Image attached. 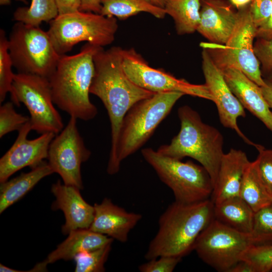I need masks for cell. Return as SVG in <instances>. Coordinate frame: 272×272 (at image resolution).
Segmentation results:
<instances>
[{"label":"cell","mask_w":272,"mask_h":272,"mask_svg":"<svg viewBox=\"0 0 272 272\" xmlns=\"http://www.w3.org/2000/svg\"><path fill=\"white\" fill-rule=\"evenodd\" d=\"M222 72L230 90L244 109L256 117L272 132V111L260 87L237 69L229 68Z\"/></svg>","instance_id":"obj_19"},{"label":"cell","mask_w":272,"mask_h":272,"mask_svg":"<svg viewBox=\"0 0 272 272\" xmlns=\"http://www.w3.org/2000/svg\"><path fill=\"white\" fill-rule=\"evenodd\" d=\"M271 271L272 272V269H271Z\"/></svg>","instance_id":"obj_46"},{"label":"cell","mask_w":272,"mask_h":272,"mask_svg":"<svg viewBox=\"0 0 272 272\" xmlns=\"http://www.w3.org/2000/svg\"><path fill=\"white\" fill-rule=\"evenodd\" d=\"M9 54L18 73L48 79L53 73L60 56L49 34L39 26L17 22L8 37Z\"/></svg>","instance_id":"obj_9"},{"label":"cell","mask_w":272,"mask_h":272,"mask_svg":"<svg viewBox=\"0 0 272 272\" xmlns=\"http://www.w3.org/2000/svg\"><path fill=\"white\" fill-rule=\"evenodd\" d=\"M14 103L8 102L0 107V138L14 130H19L27 122L29 117L17 113Z\"/></svg>","instance_id":"obj_32"},{"label":"cell","mask_w":272,"mask_h":272,"mask_svg":"<svg viewBox=\"0 0 272 272\" xmlns=\"http://www.w3.org/2000/svg\"><path fill=\"white\" fill-rule=\"evenodd\" d=\"M32 130L29 120L19 130L15 142L0 159V182L7 181L25 167L33 168L47 159L50 144L55 134L47 132L33 140L27 138Z\"/></svg>","instance_id":"obj_15"},{"label":"cell","mask_w":272,"mask_h":272,"mask_svg":"<svg viewBox=\"0 0 272 272\" xmlns=\"http://www.w3.org/2000/svg\"><path fill=\"white\" fill-rule=\"evenodd\" d=\"M252 0H229L230 3L237 9H242L249 5Z\"/></svg>","instance_id":"obj_42"},{"label":"cell","mask_w":272,"mask_h":272,"mask_svg":"<svg viewBox=\"0 0 272 272\" xmlns=\"http://www.w3.org/2000/svg\"><path fill=\"white\" fill-rule=\"evenodd\" d=\"M253 245L259 243L252 233L239 231L214 218L197 238L193 250L209 265L229 272Z\"/></svg>","instance_id":"obj_10"},{"label":"cell","mask_w":272,"mask_h":272,"mask_svg":"<svg viewBox=\"0 0 272 272\" xmlns=\"http://www.w3.org/2000/svg\"><path fill=\"white\" fill-rule=\"evenodd\" d=\"M123 52L119 46L107 50L99 47L93 57L95 73L90 89V93L101 100L109 118L111 148L107 172L110 175L120 169L116 151L124 116L135 104L155 93L138 86L127 76L122 65Z\"/></svg>","instance_id":"obj_1"},{"label":"cell","mask_w":272,"mask_h":272,"mask_svg":"<svg viewBox=\"0 0 272 272\" xmlns=\"http://www.w3.org/2000/svg\"><path fill=\"white\" fill-rule=\"evenodd\" d=\"M214 218L239 231L251 233L254 211L240 196L214 205Z\"/></svg>","instance_id":"obj_23"},{"label":"cell","mask_w":272,"mask_h":272,"mask_svg":"<svg viewBox=\"0 0 272 272\" xmlns=\"http://www.w3.org/2000/svg\"><path fill=\"white\" fill-rule=\"evenodd\" d=\"M201 0H166L164 9L175 23L178 35L197 31L200 21Z\"/></svg>","instance_id":"obj_25"},{"label":"cell","mask_w":272,"mask_h":272,"mask_svg":"<svg viewBox=\"0 0 272 272\" xmlns=\"http://www.w3.org/2000/svg\"><path fill=\"white\" fill-rule=\"evenodd\" d=\"M184 94L171 91L155 93L135 104L124 116L117 144L119 167L125 158L136 152L153 133Z\"/></svg>","instance_id":"obj_5"},{"label":"cell","mask_w":272,"mask_h":272,"mask_svg":"<svg viewBox=\"0 0 272 272\" xmlns=\"http://www.w3.org/2000/svg\"><path fill=\"white\" fill-rule=\"evenodd\" d=\"M256 38L272 39V10L266 22L256 30Z\"/></svg>","instance_id":"obj_38"},{"label":"cell","mask_w":272,"mask_h":272,"mask_svg":"<svg viewBox=\"0 0 272 272\" xmlns=\"http://www.w3.org/2000/svg\"><path fill=\"white\" fill-rule=\"evenodd\" d=\"M49 23L47 32L59 55L82 41L102 47L109 45L118 29L115 17L80 10L57 15Z\"/></svg>","instance_id":"obj_6"},{"label":"cell","mask_w":272,"mask_h":272,"mask_svg":"<svg viewBox=\"0 0 272 272\" xmlns=\"http://www.w3.org/2000/svg\"><path fill=\"white\" fill-rule=\"evenodd\" d=\"M239 196L254 212L272 204V195L260 176L256 160L250 162L245 170Z\"/></svg>","instance_id":"obj_24"},{"label":"cell","mask_w":272,"mask_h":272,"mask_svg":"<svg viewBox=\"0 0 272 272\" xmlns=\"http://www.w3.org/2000/svg\"><path fill=\"white\" fill-rule=\"evenodd\" d=\"M254 50L261 65L262 77H264L272 69V39L257 38Z\"/></svg>","instance_id":"obj_35"},{"label":"cell","mask_w":272,"mask_h":272,"mask_svg":"<svg viewBox=\"0 0 272 272\" xmlns=\"http://www.w3.org/2000/svg\"><path fill=\"white\" fill-rule=\"evenodd\" d=\"M58 15L75 12L80 10L81 0H54Z\"/></svg>","instance_id":"obj_37"},{"label":"cell","mask_w":272,"mask_h":272,"mask_svg":"<svg viewBox=\"0 0 272 272\" xmlns=\"http://www.w3.org/2000/svg\"><path fill=\"white\" fill-rule=\"evenodd\" d=\"M101 0H81L80 11L100 14L102 5Z\"/></svg>","instance_id":"obj_39"},{"label":"cell","mask_w":272,"mask_h":272,"mask_svg":"<svg viewBox=\"0 0 272 272\" xmlns=\"http://www.w3.org/2000/svg\"><path fill=\"white\" fill-rule=\"evenodd\" d=\"M155 5L164 8L166 0H149Z\"/></svg>","instance_id":"obj_43"},{"label":"cell","mask_w":272,"mask_h":272,"mask_svg":"<svg viewBox=\"0 0 272 272\" xmlns=\"http://www.w3.org/2000/svg\"><path fill=\"white\" fill-rule=\"evenodd\" d=\"M94 208V220L89 229L122 243L127 241L129 232L142 218L140 214L128 212L106 197L95 203Z\"/></svg>","instance_id":"obj_18"},{"label":"cell","mask_w":272,"mask_h":272,"mask_svg":"<svg viewBox=\"0 0 272 272\" xmlns=\"http://www.w3.org/2000/svg\"><path fill=\"white\" fill-rule=\"evenodd\" d=\"M100 14L125 20L141 12L150 14L158 19H163L165 9L158 7L149 0H101Z\"/></svg>","instance_id":"obj_26"},{"label":"cell","mask_w":272,"mask_h":272,"mask_svg":"<svg viewBox=\"0 0 272 272\" xmlns=\"http://www.w3.org/2000/svg\"><path fill=\"white\" fill-rule=\"evenodd\" d=\"M77 119L71 116L62 130L56 134L48 150V164L63 183L83 189L81 166L90 157L77 125Z\"/></svg>","instance_id":"obj_12"},{"label":"cell","mask_w":272,"mask_h":272,"mask_svg":"<svg viewBox=\"0 0 272 272\" xmlns=\"http://www.w3.org/2000/svg\"><path fill=\"white\" fill-rule=\"evenodd\" d=\"M142 154L160 180L171 189L175 201L194 203L209 199L212 194L213 182L202 166L164 156L150 148L142 149Z\"/></svg>","instance_id":"obj_7"},{"label":"cell","mask_w":272,"mask_h":272,"mask_svg":"<svg viewBox=\"0 0 272 272\" xmlns=\"http://www.w3.org/2000/svg\"><path fill=\"white\" fill-rule=\"evenodd\" d=\"M53 173L48 163L43 161L30 172L1 183L0 213L22 198L42 179Z\"/></svg>","instance_id":"obj_22"},{"label":"cell","mask_w":272,"mask_h":272,"mask_svg":"<svg viewBox=\"0 0 272 272\" xmlns=\"http://www.w3.org/2000/svg\"><path fill=\"white\" fill-rule=\"evenodd\" d=\"M238 11L237 23L225 44L210 42L200 45L221 71L229 68L237 69L259 86H264L266 82L254 50L256 28L251 19L249 5Z\"/></svg>","instance_id":"obj_8"},{"label":"cell","mask_w":272,"mask_h":272,"mask_svg":"<svg viewBox=\"0 0 272 272\" xmlns=\"http://www.w3.org/2000/svg\"><path fill=\"white\" fill-rule=\"evenodd\" d=\"M249 10L253 23L256 28L267 20L272 10V0H252Z\"/></svg>","instance_id":"obj_36"},{"label":"cell","mask_w":272,"mask_h":272,"mask_svg":"<svg viewBox=\"0 0 272 272\" xmlns=\"http://www.w3.org/2000/svg\"><path fill=\"white\" fill-rule=\"evenodd\" d=\"M201 56L205 84L212 95V101L216 105L221 124L224 127L234 130L247 144L257 148L259 145L250 141L238 125V118L246 116L244 108L230 90L223 72L216 66L204 48Z\"/></svg>","instance_id":"obj_14"},{"label":"cell","mask_w":272,"mask_h":272,"mask_svg":"<svg viewBox=\"0 0 272 272\" xmlns=\"http://www.w3.org/2000/svg\"><path fill=\"white\" fill-rule=\"evenodd\" d=\"M241 260L249 264L254 272L271 271L272 244L251 246L243 252Z\"/></svg>","instance_id":"obj_30"},{"label":"cell","mask_w":272,"mask_h":272,"mask_svg":"<svg viewBox=\"0 0 272 272\" xmlns=\"http://www.w3.org/2000/svg\"><path fill=\"white\" fill-rule=\"evenodd\" d=\"M111 244L92 250L84 251L77 254L74 258L76 263L75 271H104V264L111 251Z\"/></svg>","instance_id":"obj_28"},{"label":"cell","mask_w":272,"mask_h":272,"mask_svg":"<svg viewBox=\"0 0 272 272\" xmlns=\"http://www.w3.org/2000/svg\"><path fill=\"white\" fill-rule=\"evenodd\" d=\"M229 272H254L252 268L247 262L241 260L232 267Z\"/></svg>","instance_id":"obj_41"},{"label":"cell","mask_w":272,"mask_h":272,"mask_svg":"<svg viewBox=\"0 0 272 272\" xmlns=\"http://www.w3.org/2000/svg\"><path fill=\"white\" fill-rule=\"evenodd\" d=\"M122 65L129 79L138 86L154 93L176 91L212 101L206 84H193L150 66L133 48L123 49Z\"/></svg>","instance_id":"obj_13"},{"label":"cell","mask_w":272,"mask_h":272,"mask_svg":"<svg viewBox=\"0 0 272 272\" xmlns=\"http://www.w3.org/2000/svg\"><path fill=\"white\" fill-rule=\"evenodd\" d=\"M99 47L87 43L76 54L61 55L48 79L54 104L77 119L91 120L98 112L89 94L95 73L93 57Z\"/></svg>","instance_id":"obj_3"},{"label":"cell","mask_w":272,"mask_h":272,"mask_svg":"<svg viewBox=\"0 0 272 272\" xmlns=\"http://www.w3.org/2000/svg\"><path fill=\"white\" fill-rule=\"evenodd\" d=\"M251 233L259 245L272 244V204L254 212Z\"/></svg>","instance_id":"obj_31"},{"label":"cell","mask_w":272,"mask_h":272,"mask_svg":"<svg viewBox=\"0 0 272 272\" xmlns=\"http://www.w3.org/2000/svg\"><path fill=\"white\" fill-rule=\"evenodd\" d=\"M78 187L62 183L58 180L51 186V191L55 197L53 210H61L65 222L62 226L63 234L75 230L89 229L94 217V208L87 202Z\"/></svg>","instance_id":"obj_17"},{"label":"cell","mask_w":272,"mask_h":272,"mask_svg":"<svg viewBox=\"0 0 272 272\" xmlns=\"http://www.w3.org/2000/svg\"><path fill=\"white\" fill-rule=\"evenodd\" d=\"M181 260L180 257L161 256L140 265L139 269L141 272H172Z\"/></svg>","instance_id":"obj_34"},{"label":"cell","mask_w":272,"mask_h":272,"mask_svg":"<svg viewBox=\"0 0 272 272\" xmlns=\"http://www.w3.org/2000/svg\"><path fill=\"white\" fill-rule=\"evenodd\" d=\"M266 77V78L265 80L269 81V82H270L272 83V69L270 70V71L267 74H266L265 76ZM264 76V77H265Z\"/></svg>","instance_id":"obj_44"},{"label":"cell","mask_w":272,"mask_h":272,"mask_svg":"<svg viewBox=\"0 0 272 272\" xmlns=\"http://www.w3.org/2000/svg\"><path fill=\"white\" fill-rule=\"evenodd\" d=\"M256 149L258 155L256 160L260 176L272 195V149H266L260 145Z\"/></svg>","instance_id":"obj_33"},{"label":"cell","mask_w":272,"mask_h":272,"mask_svg":"<svg viewBox=\"0 0 272 272\" xmlns=\"http://www.w3.org/2000/svg\"><path fill=\"white\" fill-rule=\"evenodd\" d=\"M12 61L9 52L8 37L4 30H0V102L11 93L15 74L12 70Z\"/></svg>","instance_id":"obj_29"},{"label":"cell","mask_w":272,"mask_h":272,"mask_svg":"<svg viewBox=\"0 0 272 272\" xmlns=\"http://www.w3.org/2000/svg\"><path fill=\"white\" fill-rule=\"evenodd\" d=\"M66 239L48 254L45 260L49 264L58 260H69L84 251L96 249L112 243L113 239L89 229L71 231Z\"/></svg>","instance_id":"obj_21"},{"label":"cell","mask_w":272,"mask_h":272,"mask_svg":"<svg viewBox=\"0 0 272 272\" xmlns=\"http://www.w3.org/2000/svg\"><path fill=\"white\" fill-rule=\"evenodd\" d=\"M10 94L14 104L20 106L22 103L28 110L32 130L40 134H57L64 128L62 118L54 105L48 78L15 74Z\"/></svg>","instance_id":"obj_11"},{"label":"cell","mask_w":272,"mask_h":272,"mask_svg":"<svg viewBox=\"0 0 272 272\" xmlns=\"http://www.w3.org/2000/svg\"><path fill=\"white\" fill-rule=\"evenodd\" d=\"M239 13L225 0H201L197 31L211 43L225 44L236 25Z\"/></svg>","instance_id":"obj_16"},{"label":"cell","mask_w":272,"mask_h":272,"mask_svg":"<svg viewBox=\"0 0 272 272\" xmlns=\"http://www.w3.org/2000/svg\"><path fill=\"white\" fill-rule=\"evenodd\" d=\"M27 4V0H16ZM58 15L54 0H31L29 7L18 8L13 19L28 25L39 26L42 22H49Z\"/></svg>","instance_id":"obj_27"},{"label":"cell","mask_w":272,"mask_h":272,"mask_svg":"<svg viewBox=\"0 0 272 272\" xmlns=\"http://www.w3.org/2000/svg\"><path fill=\"white\" fill-rule=\"evenodd\" d=\"M178 133L157 152L164 156L182 160L188 157L198 161L207 171L213 186L216 184L223 152L224 139L216 127L203 122L197 111L187 105L179 107Z\"/></svg>","instance_id":"obj_4"},{"label":"cell","mask_w":272,"mask_h":272,"mask_svg":"<svg viewBox=\"0 0 272 272\" xmlns=\"http://www.w3.org/2000/svg\"><path fill=\"white\" fill-rule=\"evenodd\" d=\"M265 81L266 85L260 87V89L269 107L272 109V83L266 80Z\"/></svg>","instance_id":"obj_40"},{"label":"cell","mask_w":272,"mask_h":272,"mask_svg":"<svg viewBox=\"0 0 272 272\" xmlns=\"http://www.w3.org/2000/svg\"><path fill=\"white\" fill-rule=\"evenodd\" d=\"M214 203L209 199L191 203L175 201L160 216L158 232L149 244L145 259L161 256L182 258L188 254L214 219Z\"/></svg>","instance_id":"obj_2"},{"label":"cell","mask_w":272,"mask_h":272,"mask_svg":"<svg viewBox=\"0 0 272 272\" xmlns=\"http://www.w3.org/2000/svg\"><path fill=\"white\" fill-rule=\"evenodd\" d=\"M249 163L246 154L242 150L231 149L224 153L212 194L214 205L239 196L243 177Z\"/></svg>","instance_id":"obj_20"},{"label":"cell","mask_w":272,"mask_h":272,"mask_svg":"<svg viewBox=\"0 0 272 272\" xmlns=\"http://www.w3.org/2000/svg\"><path fill=\"white\" fill-rule=\"evenodd\" d=\"M11 3V0H0V5L1 6H8Z\"/></svg>","instance_id":"obj_45"}]
</instances>
